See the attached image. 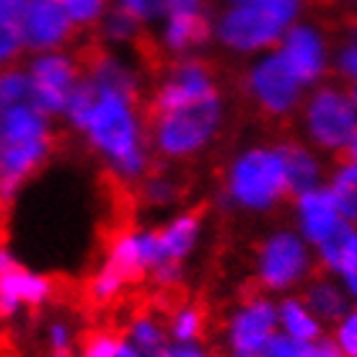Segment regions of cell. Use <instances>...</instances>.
I'll return each mask as SVG.
<instances>
[{
  "instance_id": "obj_8",
  "label": "cell",
  "mask_w": 357,
  "mask_h": 357,
  "mask_svg": "<svg viewBox=\"0 0 357 357\" xmlns=\"http://www.w3.org/2000/svg\"><path fill=\"white\" fill-rule=\"evenodd\" d=\"M29 75H31L29 104H34L42 114L52 116L65 114L73 91L83 78V70L70 54L39 52V57H34V63L29 65Z\"/></svg>"
},
{
  "instance_id": "obj_2",
  "label": "cell",
  "mask_w": 357,
  "mask_h": 357,
  "mask_svg": "<svg viewBox=\"0 0 357 357\" xmlns=\"http://www.w3.org/2000/svg\"><path fill=\"white\" fill-rule=\"evenodd\" d=\"M305 0H257L223 6L213 16L215 39L231 52H264L277 47L287 29L301 21Z\"/></svg>"
},
{
  "instance_id": "obj_3",
  "label": "cell",
  "mask_w": 357,
  "mask_h": 357,
  "mask_svg": "<svg viewBox=\"0 0 357 357\" xmlns=\"http://www.w3.org/2000/svg\"><path fill=\"white\" fill-rule=\"evenodd\" d=\"M52 137L47 114L34 104H16L3 109L0 119V187L3 199H10L18 187L34 174L50 155Z\"/></svg>"
},
{
  "instance_id": "obj_43",
  "label": "cell",
  "mask_w": 357,
  "mask_h": 357,
  "mask_svg": "<svg viewBox=\"0 0 357 357\" xmlns=\"http://www.w3.org/2000/svg\"><path fill=\"white\" fill-rule=\"evenodd\" d=\"M352 98H355V104H357V89H355V96H352Z\"/></svg>"
},
{
  "instance_id": "obj_39",
  "label": "cell",
  "mask_w": 357,
  "mask_h": 357,
  "mask_svg": "<svg viewBox=\"0 0 357 357\" xmlns=\"http://www.w3.org/2000/svg\"><path fill=\"white\" fill-rule=\"evenodd\" d=\"M114 357H143V355L135 349V344L130 340H119V347H116Z\"/></svg>"
},
{
  "instance_id": "obj_36",
  "label": "cell",
  "mask_w": 357,
  "mask_h": 357,
  "mask_svg": "<svg viewBox=\"0 0 357 357\" xmlns=\"http://www.w3.org/2000/svg\"><path fill=\"white\" fill-rule=\"evenodd\" d=\"M158 357H207V352L195 342H176V344H166Z\"/></svg>"
},
{
  "instance_id": "obj_32",
  "label": "cell",
  "mask_w": 357,
  "mask_h": 357,
  "mask_svg": "<svg viewBox=\"0 0 357 357\" xmlns=\"http://www.w3.org/2000/svg\"><path fill=\"white\" fill-rule=\"evenodd\" d=\"M337 344H340L347 357H357V311L344 316L337 329Z\"/></svg>"
},
{
  "instance_id": "obj_33",
  "label": "cell",
  "mask_w": 357,
  "mask_h": 357,
  "mask_svg": "<svg viewBox=\"0 0 357 357\" xmlns=\"http://www.w3.org/2000/svg\"><path fill=\"white\" fill-rule=\"evenodd\" d=\"M303 342H295L287 334H275L272 340L264 344V357H298Z\"/></svg>"
},
{
  "instance_id": "obj_10",
  "label": "cell",
  "mask_w": 357,
  "mask_h": 357,
  "mask_svg": "<svg viewBox=\"0 0 357 357\" xmlns=\"http://www.w3.org/2000/svg\"><path fill=\"white\" fill-rule=\"evenodd\" d=\"M311 267L308 246L293 231L272 233L259 249V280L269 290H287Z\"/></svg>"
},
{
  "instance_id": "obj_35",
  "label": "cell",
  "mask_w": 357,
  "mask_h": 357,
  "mask_svg": "<svg viewBox=\"0 0 357 357\" xmlns=\"http://www.w3.org/2000/svg\"><path fill=\"white\" fill-rule=\"evenodd\" d=\"M119 340L122 337H116V334H96V337H91L83 357H114Z\"/></svg>"
},
{
  "instance_id": "obj_19",
  "label": "cell",
  "mask_w": 357,
  "mask_h": 357,
  "mask_svg": "<svg viewBox=\"0 0 357 357\" xmlns=\"http://www.w3.org/2000/svg\"><path fill=\"white\" fill-rule=\"evenodd\" d=\"M303 301L308 305V311L321 321H342L349 308L344 290L329 280H316L313 285H308Z\"/></svg>"
},
{
  "instance_id": "obj_15",
  "label": "cell",
  "mask_w": 357,
  "mask_h": 357,
  "mask_svg": "<svg viewBox=\"0 0 357 357\" xmlns=\"http://www.w3.org/2000/svg\"><path fill=\"white\" fill-rule=\"evenodd\" d=\"M295 210H298L301 233H303L305 241L313 243V246H319L344 220V215H342L340 205H337V199H334L329 187H316L311 192L298 195Z\"/></svg>"
},
{
  "instance_id": "obj_28",
  "label": "cell",
  "mask_w": 357,
  "mask_h": 357,
  "mask_svg": "<svg viewBox=\"0 0 357 357\" xmlns=\"http://www.w3.org/2000/svg\"><path fill=\"white\" fill-rule=\"evenodd\" d=\"M140 197L148 205H169L178 197V184L166 174H151L140 184Z\"/></svg>"
},
{
  "instance_id": "obj_5",
  "label": "cell",
  "mask_w": 357,
  "mask_h": 357,
  "mask_svg": "<svg viewBox=\"0 0 357 357\" xmlns=\"http://www.w3.org/2000/svg\"><path fill=\"white\" fill-rule=\"evenodd\" d=\"M220 116H223L220 93L148 116L153 130V143L169 158L195 155L215 137L218 127H220Z\"/></svg>"
},
{
  "instance_id": "obj_42",
  "label": "cell",
  "mask_w": 357,
  "mask_h": 357,
  "mask_svg": "<svg viewBox=\"0 0 357 357\" xmlns=\"http://www.w3.org/2000/svg\"><path fill=\"white\" fill-rule=\"evenodd\" d=\"M342 6H357V0H340Z\"/></svg>"
},
{
  "instance_id": "obj_16",
  "label": "cell",
  "mask_w": 357,
  "mask_h": 357,
  "mask_svg": "<svg viewBox=\"0 0 357 357\" xmlns=\"http://www.w3.org/2000/svg\"><path fill=\"white\" fill-rule=\"evenodd\" d=\"M215 36L213 18L207 10L197 13H169L161 21V47L171 54H187L197 47H205Z\"/></svg>"
},
{
  "instance_id": "obj_37",
  "label": "cell",
  "mask_w": 357,
  "mask_h": 357,
  "mask_svg": "<svg viewBox=\"0 0 357 357\" xmlns=\"http://www.w3.org/2000/svg\"><path fill=\"white\" fill-rule=\"evenodd\" d=\"M207 10V0H166V16L169 13H197Z\"/></svg>"
},
{
  "instance_id": "obj_27",
  "label": "cell",
  "mask_w": 357,
  "mask_h": 357,
  "mask_svg": "<svg viewBox=\"0 0 357 357\" xmlns=\"http://www.w3.org/2000/svg\"><path fill=\"white\" fill-rule=\"evenodd\" d=\"M31 98V75L29 70H6L3 73V81H0V101H3V109L16 107V104H26Z\"/></svg>"
},
{
  "instance_id": "obj_21",
  "label": "cell",
  "mask_w": 357,
  "mask_h": 357,
  "mask_svg": "<svg viewBox=\"0 0 357 357\" xmlns=\"http://www.w3.org/2000/svg\"><path fill=\"white\" fill-rule=\"evenodd\" d=\"M127 340L132 342L135 349L143 357H158L166 349V329L163 324L153 316V313H140L135 316L132 324H130V334Z\"/></svg>"
},
{
  "instance_id": "obj_9",
  "label": "cell",
  "mask_w": 357,
  "mask_h": 357,
  "mask_svg": "<svg viewBox=\"0 0 357 357\" xmlns=\"http://www.w3.org/2000/svg\"><path fill=\"white\" fill-rule=\"evenodd\" d=\"M213 93H218L213 68L199 57H181L178 63H174L166 70V78L155 89V96L148 107V116L184 107V104L199 101V98L213 96Z\"/></svg>"
},
{
  "instance_id": "obj_7",
  "label": "cell",
  "mask_w": 357,
  "mask_h": 357,
  "mask_svg": "<svg viewBox=\"0 0 357 357\" xmlns=\"http://www.w3.org/2000/svg\"><path fill=\"white\" fill-rule=\"evenodd\" d=\"M246 86H249V93L257 101V107L277 116L290 114L298 107L301 91H303V81L295 75V70L280 50H269L251 65Z\"/></svg>"
},
{
  "instance_id": "obj_24",
  "label": "cell",
  "mask_w": 357,
  "mask_h": 357,
  "mask_svg": "<svg viewBox=\"0 0 357 357\" xmlns=\"http://www.w3.org/2000/svg\"><path fill=\"white\" fill-rule=\"evenodd\" d=\"M331 195L337 199L342 215L355 223L357 220V163H342L331 176Z\"/></svg>"
},
{
  "instance_id": "obj_6",
  "label": "cell",
  "mask_w": 357,
  "mask_h": 357,
  "mask_svg": "<svg viewBox=\"0 0 357 357\" xmlns=\"http://www.w3.org/2000/svg\"><path fill=\"white\" fill-rule=\"evenodd\" d=\"M303 125L316 148L329 153L344 151L357 135L355 98H349L337 86H321L305 104Z\"/></svg>"
},
{
  "instance_id": "obj_17",
  "label": "cell",
  "mask_w": 357,
  "mask_h": 357,
  "mask_svg": "<svg viewBox=\"0 0 357 357\" xmlns=\"http://www.w3.org/2000/svg\"><path fill=\"white\" fill-rule=\"evenodd\" d=\"M277 151H280L282 161H285L287 181H290V192L293 195H303V192H311V189L319 187L321 166H319V158L303 143L285 140V143L277 145Z\"/></svg>"
},
{
  "instance_id": "obj_23",
  "label": "cell",
  "mask_w": 357,
  "mask_h": 357,
  "mask_svg": "<svg viewBox=\"0 0 357 357\" xmlns=\"http://www.w3.org/2000/svg\"><path fill=\"white\" fill-rule=\"evenodd\" d=\"M352 236H355V228H352V220H342L334 231L319 243V259L329 272H342L344 269V261H347L349 254V243H352Z\"/></svg>"
},
{
  "instance_id": "obj_26",
  "label": "cell",
  "mask_w": 357,
  "mask_h": 357,
  "mask_svg": "<svg viewBox=\"0 0 357 357\" xmlns=\"http://www.w3.org/2000/svg\"><path fill=\"white\" fill-rule=\"evenodd\" d=\"M65 10L70 13L73 24L78 29H91L98 26L101 18L107 16V10L112 8L114 0H60Z\"/></svg>"
},
{
  "instance_id": "obj_14",
  "label": "cell",
  "mask_w": 357,
  "mask_h": 357,
  "mask_svg": "<svg viewBox=\"0 0 357 357\" xmlns=\"http://www.w3.org/2000/svg\"><path fill=\"white\" fill-rule=\"evenodd\" d=\"M52 295L50 280L42 275H34L18 264L10 257L8 249H3V264H0V311L6 319H10L21 305H42Z\"/></svg>"
},
{
  "instance_id": "obj_29",
  "label": "cell",
  "mask_w": 357,
  "mask_h": 357,
  "mask_svg": "<svg viewBox=\"0 0 357 357\" xmlns=\"http://www.w3.org/2000/svg\"><path fill=\"white\" fill-rule=\"evenodd\" d=\"M119 8L132 13L143 26L166 18V0H114Z\"/></svg>"
},
{
  "instance_id": "obj_22",
  "label": "cell",
  "mask_w": 357,
  "mask_h": 357,
  "mask_svg": "<svg viewBox=\"0 0 357 357\" xmlns=\"http://www.w3.org/2000/svg\"><path fill=\"white\" fill-rule=\"evenodd\" d=\"M98 31H101V36L107 39L109 45H130L135 39H140L143 24L132 13H127L125 8L112 3V8L107 10V16L101 18V24H98Z\"/></svg>"
},
{
  "instance_id": "obj_13",
  "label": "cell",
  "mask_w": 357,
  "mask_h": 357,
  "mask_svg": "<svg viewBox=\"0 0 357 357\" xmlns=\"http://www.w3.org/2000/svg\"><path fill=\"white\" fill-rule=\"evenodd\" d=\"M277 50L285 54V60L295 70V75L303 81V86H311L326 70V39L319 26L308 21H298L287 29Z\"/></svg>"
},
{
  "instance_id": "obj_18",
  "label": "cell",
  "mask_w": 357,
  "mask_h": 357,
  "mask_svg": "<svg viewBox=\"0 0 357 357\" xmlns=\"http://www.w3.org/2000/svg\"><path fill=\"white\" fill-rule=\"evenodd\" d=\"M199 225H202V210H189V213L178 215L176 220L163 225L158 231V241H161L163 261H184L189 251L195 249L197 236H199Z\"/></svg>"
},
{
  "instance_id": "obj_20",
  "label": "cell",
  "mask_w": 357,
  "mask_h": 357,
  "mask_svg": "<svg viewBox=\"0 0 357 357\" xmlns=\"http://www.w3.org/2000/svg\"><path fill=\"white\" fill-rule=\"evenodd\" d=\"M277 308H280V321H282L287 337H293L295 342H303V344L321 340V324L308 311L305 303L295 301V298H285Z\"/></svg>"
},
{
  "instance_id": "obj_25",
  "label": "cell",
  "mask_w": 357,
  "mask_h": 357,
  "mask_svg": "<svg viewBox=\"0 0 357 357\" xmlns=\"http://www.w3.org/2000/svg\"><path fill=\"white\" fill-rule=\"evenodd\" d=\"M205 313L199 311V305H181L171 313V337L176 342H197L202 334Z\"/></svg>"
},
{
  "instance_id": "obj_41",
  "label": "cell",
  "mask_w": 357,
  "mask_h": 357,
  "mask_svg": "<svg viewBox=\"0 0 357 357\" xmlns=\"http://www.w3.org/2000/svg\"><path fill=\"white\" fill-rule=\"evenodd\" d=\"M349 161L357 163V135H355V140H352V145H349Z\"/></svg>"
},
{
  "instance_id": "obj_11",
  "label": "cell",
  "mask_w": 357,
  "mask_h": 357,
  "mask_svg": "<svg viewBox=\"0 0 357 357\" xmlns=\"http://www.w3.org/2000/svg\"><path fill=\"white\" fill-rule=\"evenodd\" d=\"M21 26L31 52H57L78 31L60 0H29Z\"/></svg>"
},
{
  "instance_id": "obj_31",
  "label": "cell",
  "mask_w": 357,
  "mask_h": 357,
  "mask_svg": "<svg viewBox=\"0 0 357 357\" xmlns=\"http://www.w3.org/2000/svg\"><path fill=\"white\" fill-rule=\"evenodd\" d=\"M337 70H340V75L349 78V81H357V34L349 36L347 42L340 47V52H337Z\"/></svg>"
},
{
  "instance_id": "obj_40",
  "label": "cell",
  "mask_w": 357,
  "mask_h": 357,
  "mask_svg": "<svg viewBox=\"0 0 357 357\" xmlns=\"http://www.w3.org/2000/svg\"><path fill=\"white\" fill-rule=\"evenodd\" d=\"M220 6H243V3H257V0H218Z\"/></svg>"
},
{
  "instance_id": "obj_12",
  "label": "cell",
  "mask_w": 357,
  "mask_h": 357,
  "mask_svg": "<svg viewBox=\"0 0 357 357\" xmlns=\"http://www.w3.org/2000/svg\"><path fill=\"white\" fill-rule=\"evenodd\" d=\"M280 308L267 298H249L228 321V347L233 352H259L277 334Z\"/></svg>"
},
{
  "instance_id": "obj_30",
  "label": "cell",
  "mask_w": 357,
  "mask_h": 357,
  "mask_svg": "<svg viewBox=\"0 0 357 357\" xmlns=\"http://www.w3.org/2000/svg\"><path fill=\"white\" fill-rule=\"evenodd\" d=\"M47 342L52 347L54 357H70V347H73V329L70 324L65 319H54L47 329Z\"/></svg>"
},
{
  "instance_id": "obj_38",
  "label": "cell",
  "mask_w": 357,
  "mask_h": 357,
  "mask_svg": "<svg viewBox=\"0 0 357 357\" xmlns=\"http://www.w3.org/2000/svg\"><path fill=\"white\" fill-rule=\"evenodd\" d=\"M344 275H357V231H355V236H352L347 261H344V269H342V277Z\"/></svg>"
},
{
  "instance_id": "obj_34",
  "label": "cell",
  "mask_w": 357,
  "mask_h": 357,
  "mask_svg": "<svg viewBox=\"0 0 357 357\" xmlns=\"http://www.w3.org/2000/svg\"><path fill=\"white\" fill-rule=\"evenodd\" d=\"M26 8H29V0H0V29L21 26Z\"/></svg>"
},
{
  "instance_id": "obj_1",
  "label": "cell",
  "mask_w": 357,
  "mask_h": 357,
  "mask_svg": "<svg viewBox=\"0 0 357 357\" xmlns=\"http://www.w3.org/2000/svg\"><path fill=\"white\" fill-rule=\"evenodd\" d=\"M135 104L137 101L125 93L101 89L96 107L83 127L89 143L107 158L116 176L127 181H137L148 171V151L143 143L140 119L135 114Z\"/></svg>"
},
{
  "instance_id": "obj_4",
  "label": "cell",
  "mask_w": 357,
  "mask_h": 357,
  "mask_svg": "<svg viewBox=\"0 0 357 357\" xmlns=\"http://www.w3.org/2000/svg\"><path fill=\"white\" fill-rule=\"evenodd\" d=\"M290 192L285 161L277 148H249L228 171L225 197L233 205L251 213H264L280 205Z\"/></svg>"
}]
</instances>
